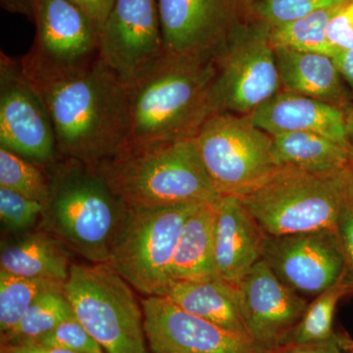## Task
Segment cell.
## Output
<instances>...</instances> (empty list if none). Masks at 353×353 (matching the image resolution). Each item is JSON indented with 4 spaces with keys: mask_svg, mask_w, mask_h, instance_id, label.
I'll list each match as a JSON object with an SVG mask.
<instances>
[{
    "mask_svg": "<svg viewBox=\"0 0 353 353\" xmlns=\"http://www.w3.org/2000/svg\"><path fill=\"white\" fill-rule=\"evenodd\" d=\"M23 72L46 104L62 157L101 169L126 148L129 88L101 57L66 71Z\"/></svg>",
    "mask_w": 353,
    "mask_h": 353,
    "instance_id": "1",
    "label": "cell"
},
{
    "mask_svg": "<svg viewBox=\"0 0 353 353\" xmlns=\"http://www.w3.org/2000/svg\"><path fill=\"white\" fill-rule=\"evenodd\" d=\"M215 74L214 57L166 53L129 88L127 146L194 138L202 124L216 113Z\"/></svg>",
    "mask_w": 353,
    "mask_h": 353,
    "instance_id": "2",
    "label": "cell"
},
{
    "mask_svg": "<svg viewBox=\"0 0 353 353\" xmlns=\"http://www.w3.org/2000/svg\"><path fill=\"white\" fill-rule=\"evenodd\" d=\"M41 226L90 263H108L130 209L99 169L62 157L48 167Z\"/></svg>",
    "mask_w": 353,
    "mask_h": 353,
    "instance_id": "3",
    "label": "cell"
},
{
    "mask_svg": "<svg viewBox=\"0 0 353 353\" xmlns=\"http://www.w3.org/2000/svg\"><path fill=\"white\" fill-rule=\"evenodd\" d=\"M99 170L130 210L215 204L222 197L192 139L127 146Z\"/></svg>",
    "mask_w": 353,
    "mask_h": 353,
    "instance_id": "4",
    "label": "cell"
},
{
    "mask_svg": "<svg viewBox=\"0 0 353 353\" xmlns=\"http://www.w3.org/2000/svg\"><path fill=\"white\" fill-rule=\"evenodd\" d=\"M348 169L317 174L279 167L256 189L240 199L265 236L336 231L347 199Z\"/></svg>",
    "mask_w": 353,
    "mask_h": 353,
    "instance_id": "5",
    "label": "cell"
},
{
    "mask_svg": "<svg viewBox=\"0 0 353 353\" xmlns=\"http://www.w3.org/2000/svg\"><path fill=\"white\" fill-rule=\"evenodd\" d=\"M64 294L105 353H150L134 288L108 263H72Z\"/></svg>",
    "mask_w": 353,
    "mask_h": 353,
    "instance_id": "6",
    "label": "cell"
},
{
    "mask_svg": "<svg viewBox=\"0 0 353 353\" xmlns=\"http://www.w3.org/2000/svg\"><path fill=\"white\" fill-rule=\"evenodd\" d=\"M192 139L221 196H245L279 168L272 137L255 126L248 115L214 113Z\"/></svg>",
    "mask_w": 353,
    "mask_h": 353,
    "instance_id": "7",
    "label": "cell"
},
{
    "mask_svg": "<svg viewBox=\"0 0 353 353\" xmlns=\"http://www.w3.org/2000/svg\"><path fill=\"white\" fill-rule=\"evenodd\" d=\"M201 205L130 210L108 264L143 296H165L183 228Z\"/></svg>",
    "mask_w": 353,
    "mask_h": 353,
    "instance_id": "8",
    "label": "cell"
},
{
    "mask_svg": "<svg viewBox=\"0 0 353 353\" xmlns=\"http://www.w3.org/2000/svg\"><path fill=\"white\" fill-rule=\"evenodd\" d=\"M215 112L250 115L281 90L270 27L263 24L232 32L214 57Z\"/></svg>",
    "mask_w": 353,
    "mask_h": 353,
    "instance_id": "9",
    "label": "cell"
},
{
    "mask_svg": "<svg viewBox=\"0 0 353 353\" xmlns=\"http://www.w3.org/2000/svg\"><path fill=\"white\" fill-rule=\"evenodd\" d=\"M0 57V148L48 168L59 152L46 104L20 60Z\"/></svg>",
    "mask_w": 353,
    "mask_h": 353,
    "instance_id": "10",
    "label": "cell"
},
{
    "mask_svg": "<svg viewBox=\"0 0 353 353\" xmlns=\"http://www.w3.org/2000/svg\"><path fill=\"white\" fill-rule=\"evenodd\" d=\"M166 53L157 0H114L99 32L103 63L130 88Z\"/></svg>",
    "mask_w": 353,
    "mask_h": 353,
    "instance_id": "11",
    "label": "cell"
},
{
    "mask_svg": "<svg viewBox=\"0 0 353 353\" xmlns=\"http://www.w3.org/2000/svg\"><path fill=\"white\" fill-rule=\"evenodd\" d=\"M37 36L21 58L27 72L66 71L99 57V30L71 0H34Z\"/></svg>",
    "mask_w": 353,
    "mask_h": 353,
    "instance_id": "12",
    "label": "cell"
},
{
    "mask_svg": "<svg viewBox=\"0 0 353 353\" xmlns=\"http://www.w3.org/2000/svg\"><path fill=\"white\" fill-rule=\"evenodd\" d=\"M262 259L301 296H317L350 276L336 231L268 236Z\"/></svg>",
    "mask_w": 353,
    "mask_h": 353,
    "instance_id": "13",
    "label": "cell"
},
{
    "mask_svg": "<svg viewBox=\"0 0 353 353\" xmlns=\"http://www.w3.org/2000/svg\"><path fill=\"white\" fill-rule=\"evenodd\" d=\"M234 287L250 338L266 352L289 345L307 299L285 285L263 259Z\"/></svg>",
    "mask_w": 353,
    "mask_h": 353,
    "instance_id": "14",
    "label": "cell"
},
{
    "mask_svg": "<svg viewBox=\"0 0 353 353\" xmlns=\"http://www.w3.org/2000/svg\"><path fill=\"white\" fill-rule=\"evenodd\" d=\"M141 303L150 353H266L250 339L190 314L166 296Z\"/></svg>",
    "mask_w": 353,
    "mask_h": 353,
    "instance_id": "15",
    "label": "cell"
},
{
    "mask_svg": "<svg viewBox=\"0 0 353 353\" xmlns=\"http://www.w3.org/2000/svg\"><path fill=\"white\" fill-rule=\"evenodd\" d=\"M165 50L214 57L238 26L240 0H157Z\"/></svg>",
    "mask_w": 353,
    "mask_h": 353,
    "instance_id": "16",
    "label": "cell"
},
{
    "mask_svg": "<svg viewBox=\"0 0 353 353\" xmlns=\"http://www.w3.org/2000/svg\"><path fill=\"white\" fill-rule=\"evenodd\" d=\"M266 236L238 196L215 203L214 255L218 276L236 285L262 259Z\"/></svg>",
    "mask_w": 353,
    "mask_h": 353,
    "instance_id": "17",
    "label": "cell"
},
{
    "mask_svg": "<svg viewBox=\"0 0 353 353\" xmlns=\"http://www.w3.org/2000/svg\"><path fill=\"white\" fill-rule=\"evenodd\" d=\"M248 116L255 126L270 136L292 132H312L343 146L350 152L345 112L326 102L281 90Z\"/></svg>",
    "mask_w": 353,
    "mask_h": 353,
    "instance_id": "18",
    "label": "cell"
},
{
    "mask_svg": "<svg viewBox=\"0 0 353 353\" xmlns=\"http://www.w3.org/2000/svg\"><path fill=\"white\" fill-rule=\"evenodd\" d=\"M281 90L326 102L347 112L353 108L333 57L274 48Z\"/></svg>",
    "mask_w": 353,
    "mask_h": 353,
    "instance_id": "19",
    "label": "cell"
},
{
    "mask_svg": "<svg viewBox=\"0 0 353 353\" xmlns=\"http://www.w3.org/2000/svg\"><path fill=\"white\" fill-rule=\"evenodd\" d=\"M71 265L68 248L43 230L2 241L0 269L13 275L65 283Z\"/></svg>",
    "mask_w": 353,
    "mask_h": 353,
    "instance_id": "20",
    "label": "cell"
},
{
    "mask_svg": "<svg viewBox=\"0 0 353 353\" xmlns=\"http://www.w3.org/2000/svg\"><path fill=\"white\" fill-rule=\"evenodd\" d=\"M163 296L190 314L250 339L241 318L236 287L222 279L175 282Z\"/></svg>",
    "mask_w": 353,
    "mask_h": 353,
    "instance_id": "21",
    "label": "cell"
},
{
    "mask_svg": "<svg viewBox=\"0 0 353 353\" xmlns=\"http://www.w3.org/2000/svg\"><path fill=\"white\" fill-rule=\"evenodd\" d=\"M215 204H203L183 228L169 272L170 285L220 279L214 255Z\"/></svg>",
    "mask_w": 353,
    "mask_h": 353,
    "instance_id": "22",
    "label": "cell"
},
{
    "mask_svg": "<svg viewBox=\"0 0 353 353\" xmlns=\"http://www.w3.org/2000/svg\"><path fill=\"white\" fill-rule=\"evenodd\" d=\"M272 137V152L278 167L288 166L317 174L339 173L353 163L352 153L312 132H284Z\"/></svg>",
    "mask_w": 353,
    "mask_h": 353,
    "instance_id": "23",
    "label": "cell"
},
{
    "mask_svg": "<svg viewBox=\"0 0 353 353\" xmlns=\"http://www.w3.org/2000/svg\"><path fill=\"white\" fill-rule=\"evenodd\" d=\"M74 314L64 290L48 292L34 301L19 323L1 334V345L36 343L58 324Z\"/></svg>",
    "mask_w": 353,
    "mask_h": 353,
    "instance_id": "24",
    "label": "cell"
},
{
    "mask_svg": "<svg viewBox=\"0 0 353 353\" xmlns=\"http://www.w3.org/2000/svg\"><path fill=\"white\" fill-rule=\"evenodd\" d=\"M63 290L64 282L20 277L0 269V333L13 329L39 297Z\"/></svg>",
    "mask_w": 353,
    "mask_h": 353,
    "instance_id": "25",
    "label": "cell"
},
{
    "mask_svg": "<svg viewBox=\"0 0 353 353\" xmlns=\"http://www.w3.org/2000/svg\"><path fill=\"white\" fill-rule=\"evenodd\" d=\"M352 292L353 279L348 277L316 296L308 304L289 345H315L333 341V320L336 305L341 297Z\"/></svg>",
    "mask_w": 353,
    "mask_h": 353,
    "instance_id": "26",
    "label": "cell"
},
{
    "mask_svg": "<svg viewBox=\"0 0 353 353\" xmlns=\"http://www.w3.org/2000/svg\"><path fill=\"white\" fill-rule=\"evenodd\" d=\"M341 4L316 11L290 24L270 28L274 48L321 53L333 57V48L327 39V27Z\"/></svg>",
    "mask_w": 353,
    "mask_h": 353,
    "instance_id": "27",
    "label": "cell"
},
{
    "mask_svg": "<svg viewBox=\"0 0 353 353\" xmlns=\"http://www.w3.org/2000/svg\"><path fill=\"white\" fill-rule=\"evenodd\" d=\"M46 167L34 163L6 148H0V188L48 203L50 180Z\"/></svg>",
    "mask_w": 353,
    "mask_h": 353,
    "instance_id": "28",
    "label": "cell"
},
{
    "mask_svg": "<svg viewBox=\"0 0 353 353\" xmlns=\"http://www.w3.org/2000/svg\"><path fill=\"white\" fill-rule=\"evenodd\" d=\"M343 1L345 0H257L252 10L261 23L277 28Z\"/></svg>",
    "mask_w": 353,
    "mask_h": 353,
    "instance_id": "29",
    "label": "cell"
},
{
    "mask_svg": "<svg viewBox=\"0 0 353 353\" xmlns=\"http://www.w3.org/2000/svg\"><path fill=\"white\" fill-rule=\"evenodd\" d=\"M46 204L0 188V219L10 233H26L43 218Z\"/></svg>",
    "mask_w": 353,
    "mask_h": 353,
    "instance_id": "30",
    "label": "cell"
},
{
    "mask_svg": "<svg viewBox=\"0 0 353 353\" xmlns=\"http://www.w3.org/2000/svg\"><path fill=\"white\" fill-rule=\"evenodd\" d=\"M32 345L61 348L80 353H105L75 315L63 320L52 331Z\"/></svg>",
    "mask_w": 353,
    "mask_h": 353,
    "instance_id": "31",
    "label": "cell"
},
{
    "mask_svg": "<svg viewBox=\"0 0 353 353\" xmlns=\"http://www.w3.org/2000/svg\"><path fill=\"white\" fill-rule=\"evenodd\" d=\"M327 39L334 57L353 50V0H345L338 7L327 27Z\"/></svg>",
    "mask_w": 353,
    "mask_h": 353,
    "instance_id": "32",
    "label": "cell"
},
{
    "mask_svg": "<svg viewBox=\"0 0 353 353\" xmlns=\"http://www.w3.org/2000/svg\"><path fill=\"white\" fill-rule=\"evenodd\" d=\"M336 234L347 260L350 276L353 279V204L348 199L339 218Z\"/></svg>",
    "mask_w": 353,
    "mask_h": 353,
    "instance_id": "33",
    "label": "cell"
},
{
    "mask_svg": "<svg viewBox=\"0 0 353 353\" xmlns=\"http://www.w3.org/2000/svg\"><path fill=\"white\" fill-rule=\"evenodd\" d=\"M71 1L87 14L101 32L102 25L108 17L114 0H71Z\"/></svg>",
    "mask_w": 353,
    "mask_h": 353,
    "instance_id": "34",
    "label": "cell"
},
{
    "mask_svg": "<svg viewBox=\"0 0 353 353\" xmlns=\"http://www.w3.org/2000/svg\"><path fill=\"white\" fill-rule=\"evenodd\" d=\"M333 59L347 88L353 105V50L336 53Z\"/></svg>",
    "mask_w": 353,
    "mask_h": 353,
    "instance_id": "35",
    "label": "cell"
},
{
    "mask_svg": "<svg viewBox=\"0 0 353 353\" xmlns=\"http://www.w3.org/2000/svg\"><path fill=\"white\" fill-rule=\"evenodd\" d=\"M266 353H341L333 341L315 345H287Z\"/></svg>",
    "mask_w": 353,
    "mask_h": 353,
    "instance_id": "36",
    "label": "cell"
},
{
    "mask_svg": "<svg viewBox=\"0 0 353 353\" xmlns=\"http://www.w3.org/2000/svg\"><path fill=\"white\" fill-rule=\"evenodd\" d=\"M1 352L4 353H80L39 345H1Z\"/></svg>",
    "mask_w": 353,
    "mask_h": 353,
    "instance_id": "37",
    "label": "cell"
},
{
    "mask_svg": "<svg viewBox=\"0 0 353 353\" xmlns=\"http://www.w3.org/2000/svg\"><path fill=\"white\" fill-rule=\"evenodd\" d=\"M345 123H347L348 145L353 157V108L345 112Z\"/></svg>",
    "mask_w": 353,
    "mask_h": 353,
    "instance_id": "38",
    "label": "cell"
},
{
    "mask_svg": "<svg viewBox=\"0 0 353 353\" xmlns=\"http://www.w3.org/2000/svg\"><path fill=\"white\" fill-rule=\"evenodd\" d=\"M21 14L28 16L34 20V0H20Z\"/></svg>",
    "mask_w": 353,
    "mask_h": 353,
    "instance_id": "39",
    "label": "cell"
},
{
    "mask_svg": "<svg viewBox=\"0 0 353 353\" xmlns=\"http://www.w3.org/2000/svg\"><path fill=\"white\" fill-rule=\"evenodd\" d=\"M1 6L10 12L21 14L20 0H1Z\"/></svg>",
    "mask_w": 353,
    "mask_h": 353,
    "instance_id": "40",
    "label": "cell"
},
{
    "mask_svg": "<svg viewBox=\"0 0 353 353\" xmlns=\"http://www.w3.org/2000/svg\"><path fill=\"white\" fill-rule=\"evenodd\" d=\"M347 194L348 201L353 204V163L347 172Z\"/></svg>",
    "mask_w": 353,
    "mask_h": 353,
    "instance_id": "41",
    "label": "cell"
},
{
    "mask_svg": "<svg viewBox=\"0 0 353 353\" xmlns=\"http://www.w3.org/2000/svg\"><path fill=\"white\" fill-rule=\"evenodd\" d=\"M0 353H4V352H0Z\"/></svg>",
    "mask_w": 353,
    "mask_h": 353,
    "instance_id": "42",
    "label": "cell"
}]
</instances>
